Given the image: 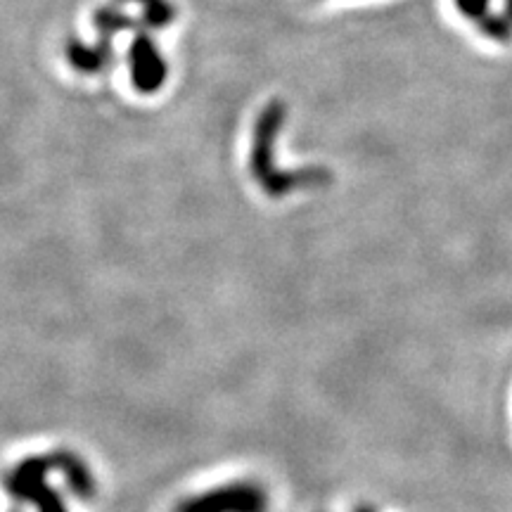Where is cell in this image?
<instances>
[{
	"label": "cell",
	"mask_w": 512,
	"mask_h": 512,
	"mask_svg": "<svg viewBox=\"0 0 512 512\" xmlns=\"http://www.w3.org/2000/svg\"><path fill=\"white\" fill-rule=\"evenodd\" d=\"M477 27L489 41L496 43H510L512 41V19H508L503 12H491L482 22H477Z\"/></svg>",
	"instance_id": "5"
},
{
	"label": "cell",
	"mask_w": 512,
	"mask_h": 512,
	"mask_svg": "<svg viewBox=\"0 0 512 512\" xmlns=\"http://www.w3.org/2000/svg\"><path fill=\"white\" fill-rule=\"evenodd\" d=\"M266 496L254 484H230L211 494L188 498L176 512H264Z\"/></svg>",
	"instance_id": "2"
},
{
	"label": "cell",
	"mask_w": 512,
	"mask_h": 512,
	"mask_svg": "<svg viewBox=\"0 0 512 512\" xmlns=\"http://www.w3.org/2000/svg\"><path fill=\"white\" fill-rule=\"evenodd\" d=\"M131 72H133V83L143 93L157 91L164 83L166 76V64L155 48V43L147 36H138L136 43L131 48Z\"/></svg>",
	"instance_id": "4"
},
{
	"label": "cell",
	"mask_w": 512,
	"mask_h": 512,
	"mask_svg": "<svg viewBox=\"0 0 512 512\" xmlns=\"http://www.w3.org/2000/svg\"><path fill=\"white\" fill-rule=\"evenodd\" d=\"M46 472L48 463H43L38 458H29L24 463H19L8 477L12 496L19 498V501L36 503L41 512H64L60 498L46 486Z\"/></svg>",
	"instance_id": "3"
},
{
	"label": "cell",
	"mask_w": 512,
	"mask_h": 512,
	"mask_svg": "<svg viewBox=\"0 0 512 512\" xmlns=\"http://www.w3.org/2000/svg\"><path fill=\"white\" fill-rule=\"evenodd\" d=\"M285 107L280 102H271L254 128V145H252V174L264 188L266 195L283 197L299 185H323L330 181V174L325 169H304V171H278L275 169L273 147L280 128L285 124Z\"/></svg>",
	"instance_id": "1"
},
{
	"label": "cell",
	"mask_w": 512,
	"mask_h": 512,
	"mask_svg": "<svg viewBox=\"0 0 512 512\" xmlns=\"http://www.w3.org/2000/svg\"><path fill=\"white\" fill-rule=\"evenodd\" d=\"M503 15L512 19V0H503Z\"/></svg>",
	"instance_id": "7"
},
{
	"label": "cell",
	"mask_w": 512,
	"mask_h": 512,
	"mask_svg": "<svg viewBox=\"0 0 512 512\" xmlns=\"http://www.w3.org/2000/svg\"><path fill=\"white\" fill-rule=\"evenodd\" d=\"M453 5H456L458 12L463 17L470 19L472 24L482 22L486 15H491V0H453Z\"/></svg>",
	"instance_id": "6"
}]
</instances>
